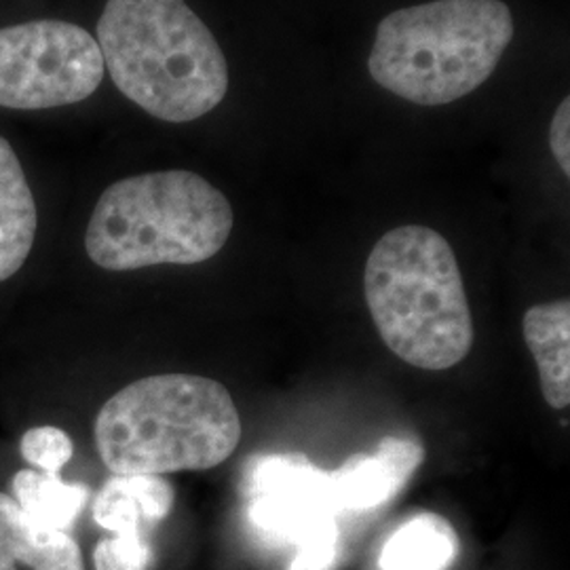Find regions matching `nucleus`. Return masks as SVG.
Returning a JSON list of instances; mask_svg holds the SVG:
<instances>
[{
	"label": "nucleus",
	"instance_id": "dca6fc26",
	"mask_svg": "<svg viewBox=\"0 0 570 570\" xmlns=\"http://www.w3.org/2000/svg\"><path fill=\"white\" fill-rule=\"evenodd\" d=\"M341 558L338 518H330L298 543L287 570H334Z\"/></svg>",
	"mask_w": 570,
	"mask_h": 570
},
{
	"label": "nucleus",
	"instance_id": "9b49d317",
	"mask_svg": "<svg viewBox=\"0 0 570 570\" xmlns=\"http://www.w3.org/2000/svg\"><path fill=\"white\" fill-rule=\"evenodd\" d=\"M524 341L539 370L541 393L553 410L570 404L569 298L530 306L522 320Z\"/></svg>",
	"mask_w": 570,
	"mask_h": 570
},
{
	"label": "nucleus",
	"instance_id": "20e7f679",
	"mask_svg": "<svg viewBox=\"0 0 570 570\" xmlns=\"http://www.w3.org/2000/svg\"><path fill=\"white\" fill-rule=\"evenodd\" d=\"M511 39L503 0H433L379 23L367 68L376 85L407 102L442 106L489 81Z\"/></svg>",
	"mask_w": 570,
	"mask_h": 570
},
{
	"label": "nucleus",
	"instance_id": "4468645a",
	"mask_svg": "<svg viewBox=\"0 0 570 570\" xmlns=\"http://www.w3.org/2000/svg\"><path fill=\"white\" fill-rule=\"evenodd\" d=\"M13 499L28 518L47 529L66 530L75 524L89 489L82 484H66L60 473L21 469L11 482Z\"/></svg>",
	"mask_w": 570,
	"mask_h": 570
},
{
	"label": "nucleus",
	"instance_id": "0eeeda50",
	"mask_svg": "<svg viewBox=\"0 0 570 570\" xmlns=\"http://www.w3.org/2000/svg\"><path fill=\"white\" fill-rule=\"evenodd\" d=\"M244 492L252 524L294 546L322 522L341 515L330 471L313 465L303 454L256 456L245 471Z\"/></svg>",
	"mask_w": 570,
	"mask_h": 570
},
{
	"label": "nucleus",
	"instance_id": "f03ea898",
	"mask_svg": "<svg viewBox=\"0 0 570 570\" xmlns=\"http://www.w3.org/2000/svg\"><path fill=\"white\" fill-rule=\"evenodd\" d=\"M96 446L115 475H167L225 463L242 442L230 391L199 374H153L98 412Z\"/></svg>",
	"mask_w": 570,
	"mask_h": 570
},
{
	"label": "nucleus",
	"instance_id": "f3484780",
	"mask_svg": "<svg viewBox=\"0 0 570 570\" xmlns=\"http://www.w3.org/2000/svg\"><path fill=\"white\" fill-rule=\"evenodd\" d=\"M153 558L155 553L146 537L115 534L102 539L94 550L96 570H148Z\"/></svg>",
	"mask_w": 570,
	"mask_h": 570
},
{
	"label": "nucleus",
	"instance_id": "1a4fd4ad",
	"mask_svg": "<svg viewBox=\"0 0 570 570\" xmlns=\"http://www.w3.org/2000/svg\"><path fill=\"white\" fill-rule=\"evenodd\" d=\"M0 570H85V564L66 530L37 524L11 494L0 492Z\"/></svg>",
	"mask_w": 570,
	"mask_h": 570
},
{
	"label": "nucleus",
	"instance_id": "9d476101",
	"mask_svg": "<svg viewBox=\"0 0 570 570\" xmlns=\"http://www.w3.org/2000/svg\"><path fill=\"white\" fill-rule=\"evenodd\" d=\"M174 487L164 475H112L94 503L98 527L122 537H146L174 508Z\"/></svg>",
	"mask_w": 570,
	"mask_h": 570
},
{
	"label": "nucleus",
	"instance_id": "7ed1b4c3",
	"mask_svg": "<svg viewBox=\"0 0 570 570\" xmlns=\"http://www.w3.org/2000/svg\"><path fill=\"white\" fill-rule=\"evenodd\" d=\"M364 296L393 355L442 372L461 364L475 341L473 315L454 249L433 228L389 230L367 256Z\"/></svg>",
	"mask_w": 570,
	"mask_h": 570
},
{
	"label": "nucleus",
	"instance_id": "423d86ee",
	"mask_svg": "<svg viewBox=\"0 0 570 570\" xmlns=\"http://www.w3.org/2000/svg\"><path fill=\"white\" fill-rule=\"evenodd\" d=\"M98 41L70 21L37 20L0 30V106L45 110L82 102L104 79Z\"/></svg>",
	"mask_w": 570,
	"mask_h": 570
},
{
	"label": "nucleus",
	"instance_id": "39448f33",
	"mask_svg": "<svg viewBox=\"0 0 570 570\" xmlns=\"http://www.w3.org/2000/svg\"><path fill=\"white\" fill-rule=\"evenodd\" d=\"M235 214L195 171L167 169L108 186L85 233V249L106 271L199 265L225 247Z\"/></svg>",
	"mask_w": 570,
	"mask_h": 570
},
{
	"label": "nucleus",
	"instance_id": "a211bd4d",
	"mask_svg": "<svg viewBox=\"0 0 570 570\" xmlns=\"http://www.w3.org/2000/svg\"><path fill=\"white\" fill-rule=\"evenodd\" d=\"M570 102L569 98L562 100L556 108V115L550 125V146L558 165L562 167L564 176H570Z\"/></svg>",
	"mask_w": 570,
	"mask_h": 570
},
{
	"label": "nucleus",
	"instance_id": "f8f14e48",
	"mask_svg": "<svg viewBox=\"0 0 570 570\" xmlns=\"http://www.w3.org/2000/svg\"><path fill=\"white\" fill-rule=\"evenodd\" d=\"M37 237V204L11 144L0 138V282L28 261Z\"/></svg>",
	"mask_w": 570,
	"mask_h": 570
},
{
	"label": "nucleus",
	"instance_id": "6e6552de",
	"mask_svg": "<svg viewBox=\"0 0 570 570\" xmlns=\"http://www.w3.org/2000/svg\"><path fill=\"white\" fill-rule=\"evenodd\" d=\"M425 449L412 438H383L374 452L348 456L330 471L332 494L338 513L379 510L397 497L423 465Z\"/></svg>",
	"mask_w": 570,
	"mask_h": 570
},
{
	"label": "nucleus",
	"instance_id": "f257e3e1",
	"mask_svg": "<svg viewBox=\"0 0 570 570\" xmlns=\"http://www.w3.org/2000/svg\"><path fill=\"white\" fill-rule=\"evenodd\" d=\"M96 41L117 89L155 119L195 121L225 100V53L184 0H108Z\"/></svg>",
	"mask_w": 570,
	"mask_h": 570
},
{
	"label": "nucleus",
	"instance_id": "ddd939ff",
	"mask_svg": "<svg viewBox=\"0 0 570 570\" xmlns=\"http://www.w3.org/2000/svg\"><path fill=\"white\" fill-rule=\"evenodd\" d=\"M461 553L456 530L440 513L412 515L389 534L379 553L381 570H449Z\"/></svg>",
	"mask_w": 570,
	"mask_h": 570
},
{
	"label": "nucleus",
	"instance_id": "2eb2a0df",
	"mask_svg": "<svg viewBox=\"0 0 570 570\" xmlns=\"http://www.w3.org/2000/svg\"><path fill=\"white\" fill-rule=\"evenodd\" d=\"M20 452L23 461L45 473H60L75 454L70 435L60 428L42 425L28 429L21 435Z\"/></svg>",
	"mask_w": 570,
	"mask_h": 570
}]
</instances>
